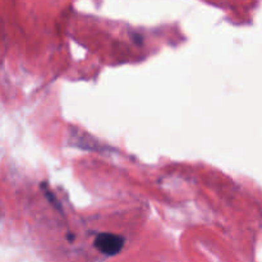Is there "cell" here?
Instances as JSON below:
<instances>
[{"instance_id":"1","label":"cell","mask_w":262,"mask_h":262,"mask_svg":"<svg viewBox=\"0 0 262 262\" xmlns=\"http://www.w3.org/2000/svg\"><path fill=\"white\" fill-rule=\"evenodd\" d=\"M95 248L106 256H114L122 251L124 246V238L113 233H100L94 241Z\"/></svg>"}]
</instances>
